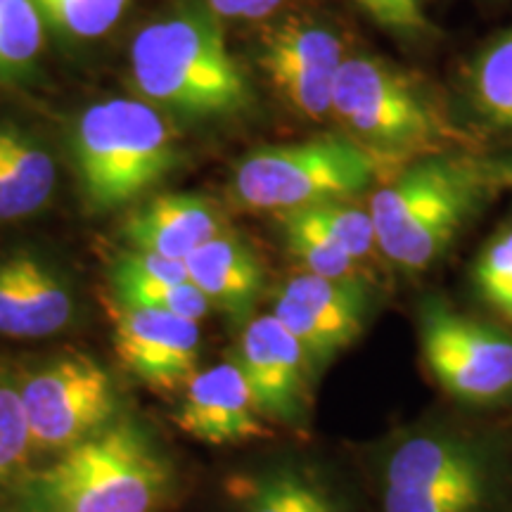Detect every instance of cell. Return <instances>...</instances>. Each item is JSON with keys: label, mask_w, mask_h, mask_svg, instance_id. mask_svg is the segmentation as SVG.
Instances as JSON below:
<instances>
[{"label": "cell", "mask_w": 512, "mask_h": 512, "mask_svg": "<svg viewBox=\"0 0 512 512\" xmlns=\"http://www.w3.org/2000/svg\"><path fill=\"white\" fill-rule=\"evenodd\" d=\"M169 460L133 422H110L12 484L15 512H159Z\"/></svg>", "instance_id": "6da1fadb"}, {"label": "cell", "mask_w": 512, "mask_h": 512, "mask_svg": "<svg viewBox=\"0 0 512 512\" xmlns=\"http://www.w3.org/2000/svg\"><path fill=\"white\" fill-rule=\"evenodd\" d=\"M131 76L147 105L185 119H228L252 105V86L216 15L197 5L178 8L138 31Z\"/></svg>", "instance_id": "7a4b0ae2"}, {"label": "cell", "mask_w": 512, "mask_h": 512, "mask_svg": "<svg viewBox=\"0 0 512 512\" xmlns=\"http://www.w3.org/2000/svg\"><path fill=\"white\" fill-rule=\"evenodd\" d=\"M332 117L387 171L444 155L463 138L415 76L370 55L344 57L337 67Z\"/></svg>", "instance_id": "3957f363"}, {"label": "cell", "mask_w": 512, "mask_h": 512, "mask_svg": "<svg viewBox=\"0 0 512 512\" xmlns=\"http://www.w3.org/2000/svg\"><path fill=\"white\" fill-rule=\"evenodd\" d=\"M484 188L482 164L467 159L437 155L403 166L368 202L377 247L403 271H425L465 226Z\"/></svg>", "instance_id": "277c9868"}, {"label": "cell", "mask_w": 512, "mask_h": 512, "mask_svg": "<svg viewBox=\"0 0 512 512\" xmlns=\"http://www.w3.org/2000/svg\"><path fill=\"white\" fill-rule=\"evenodd\" d=\"M72 152L81 192L93 211L124 207L178 164L174 133L143 100L95 102L74 128Z\"/></svg>", "instance_id": "5b68a950"}, {"label": "cell", "mask_w": 512, "mask_h": 512, "mask_svg": "<svg viewBox=\"0 0 512 512\" xmlns=\"http://www.w3.org/2000/svg\"><path fill=\"white\" fill-rule=\"evenodd\" d=\"M387 178L380 159L344 133L259 147L235 166L233 192L242 207L285 214L323 202L356 200Z\"/></svg>", "instance_id": "8992f818"}, {"label": "cell", "mask_w": 512, "mask_h": 512, "mask_svg": "<svg viewBox=\"0 0 512 512\" xmlns=\"http://www.w3.org/2000/svg\"><path fill=\"white\" fill-rule=\"evenodd\" d=\"M498 491L494 451L460 432L408 434L382 467L384 512H489Z\"/></svg>", "instance_id": "52a82bcc"}, {"label": "cell", "mask_w": 512, "mask_h": 512, "mask_svg": "<svg viewBox=\"0 0 512 512\" xmlns=\"http://www.w3.org/2000/svg\"><path fill=\"white\" fill-rule=\"evenodd\" d=\"M34 451H67L105 430L117 411L112 377L86 354L57 356L19 382Z\"/></svg>", "instance_id": "ba28073f"}, {"label": "cell", "mask_w": 512, "mask_h": 512, "mask_svg": "<svg viewBox=\"0 0 512 512\" xmlns=\"http://www.w3.org/2000/svg\"><path fill=\"white\" fill-rule=\"evenodd\" d=\"M420 351L448 394L465 403H496L512 394V335L427 302L420 311Z\"/></svg>", "instance_id": "9c48e42d"}, {"label": "cell", "mask_w": 512, "mask_h": 512, "mask_svg": "<svg viewBox=\"0 0 512 512\" xmlns=\"http://www.w3.org/2000/svg\"><path fill=\"white\" fill-rule=\"evenodd\" d=\"M370 311L366 280H332L313 273L287 278L273 299V316L302 344L320 370L361 335Z\"/></svg>", "instance_id": "30bf717a"}, {"label": "cell", "mask_w": 512, "mask_h": 512, "mask_svg": "<svg viewBox=\"0 0 512 512\" xmlns=\"http://www.w3.org/2000/svg\"><path fill=\"white\" fill-rule=\"evenodd\" d=\"M233 358L261 418L287 427L306 425L313 368L297 337L273 313L247 320Z\"/></svg>", "instance_id": "8fae6325"}, {"label": "cell", "mask_w": 512, "mask_h": 512, "mask_svg": "<svg viewBox=\"0 0 512 512\" xmlns=\"http://www.w3.org/2000/svg\"><path fill=\"white\" fill-rule=\"evenodd\" d=\"M200 325L155 309L121 306L114 316V351L121 366L157 392L188 384L200 366Z\"/></svg>", "instance_id": "7c38bea8"}, {"label": "cell", "mask_w": 512, "mask_h": 512, "mask_svg": "<svg viewBox=\"0 0 512 512\" xmlns=\"http://www.w3.org/2000/svg\"><path fill=\"white\" fill-rule=\"evenodd\" d=\"M344 46L325 24L290 22L268 34L261 64L280 93L309 119L332 117V83Z\"/></svg>", "instance_id": "4fadbf2b"}, {"label": "cell", "mask_w": 512, "mask_h": 512, "mask_svg": "<svg viewBox=\"0 0 512 512\" xmlns=\"http://www.w3.org/2000/svg\"><path fill=\"white\" fill-rule=\"evenodd\" d=\"M174 422L209 446L268 439L271 427L256 411L249 384L235 358L197 370L183 387Z\"/></svg>", "instance_id": "5bb4252c"}, {"label": "cell", "mask_w": 512, "mask_h": 512, "mask_svg": "<svg viewBox=\"0 0 512 512\" xmlns=\"http://www.w3.org/2000/svg\"><path fill=\"white\" fill-rule=\"evenodd\" d=\"M72 316L74 297L53 266L27 252L0 261V335L48 337Z\"/></svg>", "instance_id": "9a60e30c"}, {"label": "cell", "mask_w": 512, "mask_h": 512, "mask_svg": "<svg viewBox=\"0 0 512 512\" xmlns=\"http://www.w3.org/2000/svg\"><path fill=\"white\" fill-rule=\"evenodd\" d=\"M223 230L226 216L209 197L164 192L133 209L121 233L131 249L185 261Z\"/></svg>", "instance_id": "2e32d148"}, {"label": "cell", "mask_w": 512, "mask_h": 512, "mask_svg": "<svg viewBox=\"0 0 512 512\" xmlns=\"http://www.w3.org/2000/svg\"><path fill=\"white\" fill-rule=\"evenodd\" d=\"M190 283L238 323H247L264 292V268L259 256L240 235L223 230L221 235L185 259Z\"/></svg>", "instance_id": "e0dca14e"}, {"label": "cell", "mask_w": 512, "mask_h": 512, "mask_svg": "<svg viewBox=\"0 0 512 512\" xmlns=\"http://www.w3.org/2000/svg\"><path fill=\"white\" fill-rule=\"evenodd\" d=\"M57 185L50 152L22 128L0 124V221H15L46 207Z\"/></svg>", "instance_id": "ac0fdd59"}, {"label": "cell", "mask_w": 512, "mask_h": 512, "mask_svg": "<svg viewBox=\"0 0 512 512\" xmlns=\"http://www.w3.org/2000/svg\"><path fill=\"white\" fill-rule=\"evenodd\" d=\"M228 494L240 512H347L320 479L294 467L230 479Z\"/></svg>", "instance_id": "d6986e66"}, {"label": "cell", "mask_w": 512, "mask_h": 512, "mask_svg": "<svg viewBox=\"0 0 512 512\" xmlns=\"http://www.w3.org/2000/svg\"><path fill=\"white\" fill-rule=\"evenodd\" d=\"M467 91L486 124L512 128V29L477 55L467 74Z\"/></svg>", "instance_id": "ffe728a7"}, {"label": "cell", "mask_w": 512, "mask_h": 512, "mask_svg": "<svg viewBox=\"0 0 512 512\" xmlns=\"http://www.w3.org/2000/svg\"><path fill=\"white\" fill-rule=\"evenodd\" d=\"M278 223L283 228L287 249L304 266L306 273L332 280H363L361 261L335 245L328 235L309 226L302 216L285 211V214H278Z\"/></svg>", "instance_id": "44dd1931"}, {"label": "cell", "mask_w": 512, "mask_h": 512, "mask_svg": "<svg viewBox=\"0 0 512 512\" xmlns=\"http://www.w3.org/2000/svg\"><path fill=\"white\" fill-rule=\"evenodd\" d=\"M292 211L297 216H302L309 226L320 230L323 235H328L335 245L342 247L349 256H354L356 261L368 259L377 247L370 211L368 207H358L354 200L323 202Z\"/></svg>", "instance_id": "7402d4cb"}, {"label": "cell", "mask_w": 512, "mask_h": 512, "mask_svg": "<svg viewBox=\"0 0 512 512\" xmlns=\"http://www.w3.org/2000/svg\"><path fill=\"white\" fill-rule=\"evenodd\" d=\"M43 24L76 41L105 36L124 15L128 0H31Z\"/></svg>", "instance_id": "603a6c76"}, {"label": "cell", "mask_w": 512, "mask_h": 512, "mask_svg": "<svg viewBox=\"0 0 512 512\" xmlns=\"http://www.w3.org/2000/svg\"><path fill=\"white\" fill-rule=\"evenodd\" d=\"M112 285L121 306L174 313L195 323L207 318L211 311L209 299L192 283H150V280L112 275Z\"/></svg>", "instance_id": "cb8c5ba5"}, {"label": "cell", "mask_w": 512, "mask_h": 512, "mask_svg": "<svg viewBox=\"0 0 512 512\" xmlns=\"http://www.w3.org/2000/svg\"><path fill=\"white\" fill-rule=\"evenodd\" d=\"M31 451L34 446L19 396V382L0 370V494L12 489Z\"/></svg>", "instance_id": "d4e9b609"}, {"label": "cell", "mask_w": 512, "mask_h": 512, "mask_svg": "<svg viewBox=\"0 0 512 512\" xmlns=\"http://www.w3.org/2000/svg\"><path fill=\"white\" fill-rule=\"evenodd\" d=\"M41 15L31 0H5L0 5V74L19 72L43 48Z\"/></svg>", "instance_id": "484cf974"}, {"label": "cell", "mask_w": 512, "mask_h": 512, "mask_svg": "<svg viewBox=\"0 0 512 512\" xmlns=\"http://www.w3.org/2000/svg\"><path fill=\"white\" fill-rule=\"evenodd\" d=\"M475 287L491 309L512 320V226L496 233L479 252Z\"/></svg>", "instance_id": "4316f807"}, {"label": "cell", "mask_w": 512, "mask_h": 512, "mask_svg": "<svg viewBox=\"0 0 512 512\" xmlns=\"http://www.w3.org/2000/svg\"><path fill=\"white\" fill-rule=\"evenodd\" d=\"M112 275H124V278L150 280V283H190L185 261L166 259V256L138 252L128 249L114 261Z\"/></svg>", "instance_id": "83f0119b"}, {"label": "cell", "mask_w": 512, "mask_h": 512, "mask_svg": "<svg viewBox=\"0 0 512 512\" xmlns=\"http://www.w3.org/2000/svg\"><path fill=\"white\" fill-rule=\"evenodd\" d=\"M373 22L394 34H420L427 27L422 0H354Z\"/></svg>", "instance_id": "f1b7e54d"}, {"label": "cell", "mask_w": 512, "mask_h": 512, "mask_svg": "<svg viewBox=\"0 0 512 512\" xmlns=\"http://www.w3.org/2000/svg\"><path fill=\"white\" fill-rule=\"evenodd\" d=\"M484 181L489 188H512V157L503 159V162L482 164Z\"/></svg>", "instance_id": "f546056e"}, {"label": "cell", "mask_w": 512, "mask_h": 512, "mask_svg": "<svg viewBox=\"0 0 512 512\" xmlns=\"http://www.w3.org/2000/svg\"><path fill=\"white\" fill-rule=\"evenodd\" d=\"M280 3H283V0H247L240 19H264L271 15Z\"/></svg>", "instance_id": "4dcf8cb0"}, {"label": "cell", "mask_w": 512, "mask_h": 512, "mask_svg": "<svg viewBox=\"0 0 512 512\" xmlns=\"http://www.w3.org/2000/svg\"><path fill=\"white\" fill-rule=\"evenodd\" d=\"M5 3V0H0V5H3Z\"/></svg>", "instance_id": "1f68e13d"}]
</instances>
